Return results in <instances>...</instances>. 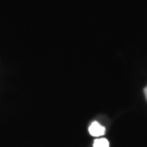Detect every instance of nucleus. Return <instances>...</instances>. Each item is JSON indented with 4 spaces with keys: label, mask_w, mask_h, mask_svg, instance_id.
Segmentation results:
<instances>
[{
    "label": "nucleus",
    "mask_w": 147,
    "mask_h": 147,
    "mask_svg": "<svg viewBox=\"0 0 147 147\" xmlns=\"http://www.w3.org/2000/svg\"><path fill=\"white\" fill-rule=\"evenodd\" d=\"M89 133L92 137H100L103 136L105 132V127L100 125L97 122H93L89 126L88 128Z\"/></svg>",
    "instance_id": "nucleus-1"
},
{
    "label": "nucleus",
    "mask_w": 147,
    "mask_h": 147,
    "mask_svg": "<svg viewBox=\"0 0 147 147\" xmlns=\"http://www.w3.org/2000/svg\"><path fill=\"white\" fill-rule=\"evenodd\" d=\"M144 93H145L146 98V100H147V86L145 88V89H144Z\"/></svg>",
    "instance_id": "nucleus-3"
},
{
    "label": "nucleus",
    "mask_w": 147,
    "mask_h": 147,
    "mask_svg": "<svg viewBox=\"0 0 147 147\" xmlns=\"http://www.w3.org/2000/svg\"><path fill=\"white\" fill-rule=\"evenodd\" d=\"M93 147H110V143L105 138H99L94 141Z\"/></svg>",
    "instance_id": "nucleus-2"
}]
</instances>
